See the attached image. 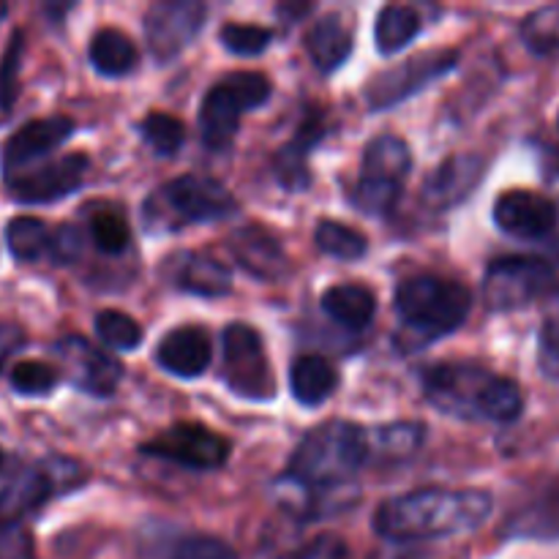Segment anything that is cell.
Wrapping results in <instances>:
<instances>
[{
    "mask_svg": "<svg viewBox=\"0 0 559 559\" xmlns=\"http://www.w3.org/2000/svg\"><path fill=\"white\" fill-rule=\"evenodd\" d=\"M557 126H559V118H557Z\"/></svg>",
    "mask_w": 559,
    "mask_h": 559,
    "instance_id": "c3c4849f",
    "label": "cell"
},
{
    "mask_svg": "<svg viewBox=\"0 0 559 559\" xmlns=\"http://www.w3.org/2000/svg\"><path fill=\"white\" fill-rule=\"evenodd\" d=\"M96 333L104 342V347L109 349H123V353H131L142 344V328L140 322L131 320L123 311H98L96 314Z\"/></svg>",
    "mask_w": 559,
    "mask_h": 559,
    "instance_id": "836d02e7",
    "label": "cell"
},
{
    "mask_svg": "<svg viewBox=\"0 0 559 559\" xmlns=\"http://www.w3.org/2000/svg\"><path fill=\"white\" fill-rule=\"evenodd\" d=\"M246 102L240 98V93L224 76L218 85H213L207 91V96L202 98L200 107V131L202 142L213 151H224V147L233 145L235 134H238L240 115L246 112Z\"/></svg>",
    "mask_w": 559,
    "mask_h": 559,
    "instance_id": "ffe728a7",
    "label": "cell"
},
{
    "mask_svg": "<svg viewBox=\"0 0 559 559\" xmlns=\"http://www.w3.org/2000/svg\"><path fill=\"white\" fill-rule=\"evenodd\" d=\"M229 251L249 276L262 278V282H282L293 271V262H289L282 240L257 224L235 229L229 235Z\"/></svg>",
    "mask_w": 559,
    "mask_h": 559,
    "instance_id": "5bb4252c",
    "label": "cell"
},
{
    "mask_svg": "<svg viewBox=\"0 0 559 559\" xmlns=\"http://www.w3.org/2000/svg\"><path fill=\"white\" fill-rule=\"evenodd\" d=\"M491 380V371L469 364V360H448L431 366L424 374L426 399L437 409L456 418H480V399Z\"/></svg>",
    "mask_w": 559,
    "mask_h": 559,
    "instance_id": "52a82bcc",
    "label": "cell"
},
{
    "mask_svg": "<svg viewBox=\"0 0 559 559\" xmlns=\"http://www.w3.org/2000/svg\"><path fill=\"white\" fill-rule=\"evenodd\" d=\"M538 366L544 371V377L559 380V306L546 314L544 328H540Z\"/></svg>",
    "mask_w": 559,
    "mask_h": 559,
    "instance_id": "f35d334b",
    "label": "cell"
},
{
    "mask_svg": "<svg viewBox=\"0 0 559 559\" xmlns=\"http://www.w3.org/2000/svg\"><path fill=\"white\" fill-rule=\"evenodd\" d=\"M325 136V129L317 120H306L293 142L276 153V178L284 189L300 191L309 186V151Z\"/></svg>",
    "mask_w": 559,
    "mask_h": 559,
    "instance_id": "cb8c5ba5",
    "label": "cell"
},
{
    "mask_svg": "<svg viewBox=\"0 0 559 559\" xmlns=\"http://www.w3.org/2000/svg\"><path fill=\"white\" fill-rule=\"evenodd\" d=\"M74 134V123L63 115H52V118H38L22 126L20 131L5 140L3 145V169L5 175H14L16 169L31 164L33 158L47 156L49 151L63 145L69 136Z\"/></svg>",
    "mask_w": 559,
    "mask_h": 559,
    "instance_id": "e0dca14e",
    "label": "cell"
},
{
    "mask_svg": "<svg viewBox=\"0 0 559 559\" xmlns=\"http://www.w3.org/2000/svg\"><path fill=\"white\" fill-rule=\"evenodd\" d=\"M140 52L126 33L104 27L91 41V63L104 76H126L134 71Z\"/></svg>",
    "mask_w": 559,
    "mask_h": 559,
    "instance_id": "484cf974",
    "label": "cell"
},
{
    "mask_svg": "<svg viewBox=\"0 0 559 559\" xmlns=\"http://www.w3.org/2000/svg\"><path fill=\"white\" fill-rule=\"evenodd\" d=\"M0 462H3V453H0Z\"/></svg>",
    "mask_w": 559,
    "mask_h": 559,
    "instance_id": "7dc6e473",
    "label": "cell"
},
{
    "mask_svg": "<svg viewBox=\"0 0 559 559\" xmlns=\"http://www.w3.org/2000/svg\"><path fill=\"white\" fill-rule=\"evenodd\" d=\"M555 267L540 257H500L484 276V300L491 311H516L549 293Z\"/></svg>",
    "mask_w": 559,
    "mask_h": 559,
    "instance_id": "8992f818",
    "label": "cell"
},
{
    "mask_svg": "<svg viewBox=\"0 0 559 559\" xmlns=\"http://www.w3.org/2000/svg\"><path fill=\"white\" fill-rule=\"evenodd\" d=\"M142 453L167 459V462L183 464L191 469H216L227 462L229 442L200 424H178L162 431L153 442L142 445Z\"/></svg>",
    "mask_w": 559,
    "mask_h": 559,
    "instance_id": "30bf717a",
    "label": "cell"
},
{
    "mask_svg": "<svg viewBox=\"0 0 559 559\" xmlns=\"http://www.w3.org/2000/svg\"><path fill=\"white\" fill-rule=\"evenodd\" d=\"M306 52L322 74L336 71L353 52V22L338 11L320 16L306 31Z\"/></svg>",
    "mask_w": 559,
    "mask_h": 559,
    "instance_id": "44dd1931",
    "label": "cell"
},
{
    "mask_svg": "<svg viewBox=\"0 0 559 559\" xmlns=\"http://www.w3.org/2000/svg\"><path fill=\"white\" fill-rule=\"evenodd\" d=\"M5 240L9 251L20 262H38L49 257V243H52V229L33 216L11 218L5 227Z\"/></svg>",
    "mask_w": 559,
    "mask_h": 559,
    "instance_id": "f1b7e54d",
    "label": "cell"
},
{
    "mask_svg": "<svg viewBox=\"0 0 559 559\" xmlns=\"http://www.w3.org/2000/svg\"><path fill=\"white\" fill-rule=\"evenodd\" d=\"M218 38H222L224 49L233 55H240V58H254V55H262L271 44L273 33L267 27L260 25H240V22H227V25L218 31Z\"/></svg>",
    "mask_w": 559,
    "mask_h": 559,
    "instance_id": "8d00e7d4",
    "label": "cell"
},
{
    "mask_svg": "<svg viewBox=\"0 0 559 559\" xmlns=\"http://www.w3.org/2000/svg\"><path fill=\"white\" fill-rule=\"evenodd\" d=\"M456 63L459 55L451 52V49L415 55V58L404 60V63L377 74L374 80L366 85V102H369L371 109L396 107L404 98L415 96V93H418L420 87L429 85V82L451 74V71L456 69Z\"/></svg>",
    "mask_w": 559,
    "mask_h": 559,
    "instance_id": "ba28073f",
    "label": "cell"
},
{
    "mask_svg": "<svg viewBox=\"0 0 559 559\" xmlns=\"http://www.w3.org/2000/svg\"><path fill=\"white\" fill-rule=\"evenodd\" d=\"M238 211L233 191L205 175H180L164 183L145 202V227L151 233H175L186 224L222 222Z\"/></svg>",
    "mask_w": 559,
    "mask_h": 559,
    "instance_id": "277c9868",
    "label": "cell"
},
{
    "mask_svg": "<svg viewBox=\"0 0 559 559\" xmlns=\"http://www.w3.org/2000/svg\"><path fill=\"white\" fill-rule=\"evenodd\" d=\"M5 14V9H3V5H0V16H3Z\"/></svg>",
    "mask_w": 559,
    "mask_h": 559,
    "instance_id": "bcb514c9",
    "label": "cell"
},
{
    "mask_svg": "<svg viewBox=\"0 0 559 559\" xmlns=\"http://www.w3.org/2000/svg\"><path fill=\"white\" fill-rule=\"evenodd\" d=\"M87 229H91L93 243H96V249L102 251V254L118 257L129 249V224H126V218L120 216L118 211H112V207H104V211L93 213Z\"/></svg>",
    "mask_w": 559,
    "mask_h": 559,
    "instance_id": "d6a6232c",
    "label": "cell"
},
{
    "mask_svg": "<svg viewBox=\"0 0 559 559\" xmlns=\"http://www.w3.org/2000/svg\"><path fill=\"white\" fill-rule=\"evenodd\" d=\"M55 355L63 364L71 385L91 396H112L115 388L123 380V366L109 353L98 349L82 336H66L55 344Z\"/></svg>",
    "mask_w": 559,
    "mask_h": 559,
    "instance_id": "8fae6325",
    "label": "cell"
},
{
    "mask_svg": "<svg viewBox=\"0 0 559 559\" xmlns=\"http://www.w3.org/2000/svg\"><path fill=\"white\" fill-rule=\"evenodd\" d=\"M424 424H391L377 429L371 440H374L377 451H380L382 456L404 459L413 456V453L424 445Z\"/></svg>",
    "mask_w": 559,
    "mask_h": 559,
    "instance_id": "d590c367",
    "label": "cell"
},
{
    "mask_svg": "<svg viewBox=\"0 0 559 559\" xmlns=\"http://www.w3.org/2000/svg\"><path fill=\"white\" fill-rule=\"evenodd\" d=\"M58 380V371L38 360H20L11 369V385L22 396H47L49 391H55Z\"/></svg>",
    "mask_w": 559,
    "mask_h": 559,
    "instance_id": "74e56055",
    "label": "cell"
},
{
    "mask_svg": "<svg viewBox=\"0 0 559 559\" xmlns=\"http://www.w3.org/2000/svg\"><path fill=\"white\" fill-rule=\"evenodd\" d=\"M486 162L475 153H459V156L445 158L435 173L426 178L424 189H420V200L431 211H451V207L462 205L475 186L484 178Z\"/></svg>",
    "mask_w": 559,
    "mask_h": 559,
    "instance_id": "9a60e30c",
    "label": "cell"
},
{
    "mask_svg": "<svg viewBox=\"0 0 559 559\" xmlns=\"http://www.w3.org/2000/svg\"><path fill=\"white\" fill-rule=\"evenodd\" d=\"M322 311L347 331H364L377 314V298L360 284H336L322 295Z\"/></svg>",
    "mask_w": 559,
    "mask_h": 559,
    "instance_id": "603a6c76",
    "label": "cell"
},
{
    "mask_svg": "<svg viewBox=\"0 0 559 559\" xmlns=\"http://www.w3.org/2000/svg\"><path fill=\"white\" fill-rule=\"evenodd\" d=\"M142 140L153 147L156 156H173L186 140V126L167 112H151L140 126Z\"/></svg>",
    "mask_w": 559,
    "mask_h": 559,
    "instance_id": "e575fe53",
    "label": "cell"
},
{
    "mask_svg": "<svg viewBox=\"0 0 559 559\" xmlns=\"http://www.w3.org/2000/svg\"><path fill=\"white\" fill-rule=\"evenodd\" d=\"M491 513V495L480 489H418L382 502L374 530L388 540H426L480 527Z\"/></svg>",
    "mask_w": 559,
    "mask_h": 559,
    "instance_id": "6da1fadb",
    "label": "cell"
},
{
    "mask_svg": "<svg viewBox=\"0 0 559 559\" xmlns=\"http://www.w3.org/2000/svg\"><path fill=\"white\" fill-rule=\"evenodd\" d=\"M164 273L175 289L200 295V298H222L233 289L229 267L205 251H178V254L167 257Z\"/></svg>",
    "mask_w": 559,
    "mask_h": 559,
    "instance_id": "2e32d148",
    "label": "cell"
},
{
    "mask_svg": "<svg viewBox=\"0 0 559 559\" xmlns=\"http://www.w3.org/2000/svg\"><path fill=\"white\" fill-rule=\"evenodd\" d=\"M207 9L200 0H162L145 14L147 49L158 63L178 58L205 25Z\"/></svg>",
    "mask_w": 559,
    "mask_h": 559,
    "instance_id": "9c48e42d",
    "label": "cell"
},
{
    "mask_svg": "<svg viewBox=\"0 0 559 559\" xmlns=\"http://www.w3.org/2000/svg\"><path fill=\"white\" fill-rule=\"evenodd\" d=\"M557 229H559V205H557Z\"/></svg>",
    "mask_w": 559,
    "mask_h": 559,
    "instance_id": "f6af8a7d",
    "label": "cell"
},
{
    "mask_svg": "<svg viewBox=\"0 0 559 559\" xmlns=\"http://www.w3.org/2000/svg\"><path fill=\"white\" fill-rule=\"evenodd\" d=\"M473 309V295L464 284L420 273L396 289V311L407 333H418L424 342L459 331Z\"/></svg>",
    "mask_w": 559,
    "mask_h": 559,
    "instance_id": "3957f363",
    "label": "cell"
},
{
    "mask_svg": "<svg viewBox=\"0 0 559 559\" xmlns=\"http://www.w3.org/2000/svg\"><path fill=\"white\" fill-rule=\"evenodd\" d=\"M52 491V480L44 467L14 464L0 480V522L16 524L22 516L41 508Z\"/></svg>",
    "mask_w": 559,
    "mask_h": 559,
    "instance_id": "ac0fdd59",
    "label": "cell"
},
{
    "mask_svg": "<svg viewBox=\"0 0 559 559\" xmlns=\"http://www.w3.org/2000/svg\"><path fill=\"white\" fill-rule=\"evenodd\" d=\"M508 533L522 538H559V480L508 522Z\"/></svg>",
    "mask_w": 559,
    "mask_h": 559,
    "instance_id": "4316f807",
    "label": "cell"
},
{
    "mask_svg": "<svg viewBox=\"0 0 559 559\" xmlns=\"http://www.w3.org/2000/svg\"><path fill=\"white\" fill-rule=\"evenodd\" d=\"M169 559H238L224 540L211 538V535H191L175 546Z\"/></svg>",
    "mask_w": 559,
    "mask_h": 559,
    "instance_id": "ab89813d",
    "label": "cell"
},
{
    "mask_svg": "<svg viewBox=\"0 0 559 559\" xmlns=\"http://www.w3.org/2000/svg\"><path fill=\"white\" fill-rule=\"evenodd\" d=\"M495 222L511 238L540 240L557 229V205L544 194L513 189L497 200Z\"/></svg>",
    "mask_w": 559,
    "mask_h": 559,
    "instance_id": "4fadbf2b",
    "label": "cell"
},
{
    "mask_svg": "<svg viewBox=\"0 0 559 559\" xmlns=\"http://www.w3.org/2000/svg\"><path fill=\"white\" fill-rule=\"evenodd\" d=\"M522 38L535 55H559V3L533 11L522 22Z\"/></svg>",
    "mask_w": 559,
    "mask_h": 559,
    "instance_id": "1f68e13d",
    "label": "cell"
},
{
    "mask_svg": "<svg viewBox=\"0 0 559 559\" xmlns=\"http://www.w3.org/2000/svg\"><path fill=\"white\" fill-rule=\"evenodd\" d=\"M289 388L304 407H320L338 388V371L320 355H304L289 369Z\"/></svg>",
    "mask_w": 559,
    "mask_h": 559,
    "instance_id": "d4e9b609",
    "label": "cell"
},
{
    "mask_svg": "<svg viewBox=\"0 0 559 559\" xmlns=\"http://www.w3.org/2000/svg\"><path fill=\"white\" fill-rule=\"evenodd\" d=\"M409 169H413V156H409L407 142L402 136L382 134L366 145L364 164H360V180L402 189Z\"/></svg>",
    "mask_w": 559,
    "mask_h": 559,
    "instance_id": "7402d4cb",
    "label": "cell"
},
{
    "mask_svg": "<svg viewBox=\"0 0 559 559\" xmlns=\"http://www.w3.org/2000/svg\"><path fill=\"white\" fill-rule=\"evenodd\" d=\"M156 360L162 369H167L175 377H183V380L202 377L213 360L211 336L194 325L175 328L158 342Z\"/></svg>",
    "mask_w": 559,
    "mask_h": 559,
    "instance_id": "d6986e66",
    "label": "cell"
},
{
    "mask_svg": "<svg viewBox=\"0 0 559 559\" xmlns=\"http://www.w3.org/2000/svg\"><path fill=\"white\" fill-rule=\"evenodd\" d=\"M0 559H31V546L16 524H3L0 530Z\"/></svg>",
    "mask_w": 559,
    "mask_h": 559,
    "instance_id": "7bdbcfd3",
    "label": "cell"
},
{
    "mask_svg": "<svg viewBox=\"0 0 559 559\" xmlns=\"http://www.w3.org/2000/svg\"><path fill=\"white\" fill-rule=\"evenodd\" d=\"M369 459V435L347 420H328L317 426L289 462V478L309 489H333L360 473Z\"/></svg>",
    "mask_w": 559,
    "mask_h": 559,
    "instance_id": "7a4b0ae2",
    "label": "cell"
},
{
    "mask_svg": "<svg viewBox=\"0 0 559 559\" xmlns=\"http://www.w3.org/2000/svg\"><path fill=\"white\" fill-rule=\"evenodd\" d=\"M278 559H347V546L336 535H322V538H314L311 544H306L304 549L289 551V555Z\"/></svg>",
    "mask_w": 559,
    "mask_h": 559,
    "instance_id": "b9f144b4",
    "label": "cell"
},
{
    "mask_svg": "<svg viewBox=\"0 0 559 559\" xmlns=\"http://www.w3.org/2000/svg\"><path fill=\"white\" fill-rule=\"evenodd\" d=\"M82 254V233L71 224L52 229V243H49V260L55 265H74Z\"/></svg>",
    "mask_w": 559,
    "mask_h": 559,
    "instance_id": "60d3db41",
    "label": "cell"
},
{
    "mask_svg": "<svg viewBox=\"0 0 559 559\" xmlns=\"http://www.w3.org/2000/svg\"><path fill=\"white\" fill-rule=\"evenodd\" d=\"M20 331H14V328H0V366H3V360L9 358L11 349L20 344Z\"/></svg>",
    "mask_w": 559,
    "mask_h": 559,
    "instance_id": "ee69618b",
    "label": "cell"
},
{
    "mask_svg": "<svg viewBox=\"0 0 559 559\" xmlns=\"http://www.w3.org/2000/svg\"><path fill=\"white\" fill-rule=\"evenodd\" d=\"M222 377L235 396L271 402L276 377L271 371L260 333L243 322H233L222 336Z\"/></svg>",
    "mask_w": 559,
    "mask_h": 559,
    "instance_id": "5b68a950",
    "label": "cell"
},
{
    "mask_svg": "<svg viewBox=\"0 0 559 559\" xmlns=\"http://www.w3.org/2000/svg\"><path fill=\"white\" fill-rule=\"evenodd\" d=\"M524 396L522 388L508 377L491 374L489 385H486L484 399H480V418L497 420V424H513L522 415Z\"/></svg>",
    "mask_w": 559,
    "mask_h": 559,
    "instance_id": "f546056e",
    "label": "cell"
},
{
    "mask_svg": "<svg viewBox=\"0 0 559 559\" xmlns=\"http://www.w3.org/2000/svg\"><path fill=\"white\" fill-rule=\"evenodd\" d=\"M420 31V16L418 11L409 9V5H385V9L377 14V25H374V41L377 49L382 55H393L399 49L407 47Z\"/></svg>",
    "mask_w": 559,
    "mask_h": 559,
    "instance_id": "83f0119b",
    "label": "cell"
},
{
    "mask_svg": "<svg viewBox=\"0 0 559 559\" xmlns=\"http://www.w3.org/2000/svg\"><path fill=\"white\" fill-rule=\"evenodd\" d=\"M317 249L328 257H336V260L355 262L369 251V243H366L364 235L358 229L347 227V224L338 222H320L314 229Z\"/></svg>",
    "mask_w": 559,
    "mask_h": 559,
    "instance_id": "4dcf8cb0",
    "label": "cell"
},
{
    "mask_svg": "<svg viewBox=\"0 0 559 559\" xmlns=\"http://www.w3.org/2000/svg\"><path fill=\"white\" fill-rule=\"evenodd\" d=\"M87 173V158L82 153H69V156L49 162L44 167L33 169L27 175L9 178V191L16 202L38 205V202H55L74 194L82 186Z\"/></svg>",
    "mask_w": 559,
    "mask_h": 559,
    "instance_id": "7c38bea8",
    "label": "cell"
}]
</instances>
